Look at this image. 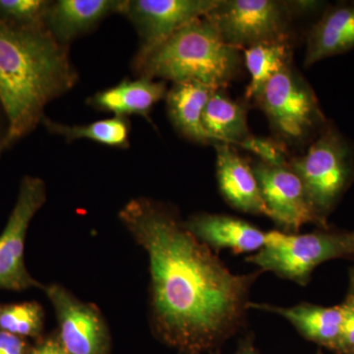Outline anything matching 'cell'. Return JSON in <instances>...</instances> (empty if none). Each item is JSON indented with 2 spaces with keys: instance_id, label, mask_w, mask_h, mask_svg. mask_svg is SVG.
Listing matches in <instances>:
<instances>
[{
  "instance_id": "1",
  "label": "cell",
  "mask_w": 354,
  "mask_h": 354,
  "mask_svg": "<svg viewBox=\"0 0 354 354\" xmlns=\"http://www.w3.org/2000/svg\"><path fill=\"white\" fill-rule=\"evenodd\" d=\"M118 218L149 260V322L177 351L212 353L243 327L261 271L234 274L162 203L135 198Z\"/></svg>"
},
{
  "instance_id": "2",
  "label": "cell",
  "mask_w": 354,
  "mask_h": 354,
  "mask_svg": "<svg viewBox=\"0 0 354 354\" xmlns=\"http://www.w3.org/2000/svg\"><path fill=\"white\" fill-rule=\"evenodd\" d=\"M77 81L68 48L46 26L20 27L0 20V102L8 120L2 148L43 122L46 104Z\"/></svg>"
},
{
  "instance_id": "3",
  "label": "cell",
  "mask_w": 354,
  "mask_h": 354,
  "mask_svg": "<svg viewBox=\"0 0 354 354\" xmlns=\"http://www.w3.org/2000/svg\"><path fill=\"white\" fill-rule=\"evenodd\" d=\"M241 51L228 46L204 16L152 50L137 53L133 66L140 77L174 84L197 82L218 90L239 75Z\"/></svg>"
},
{
  "instance_id": "4",
  "label": "cell",
  "mask_w": 354,
  "mask_h": 354,
  "mask_svg": "<svg viewBox=\"0 0 354 354\" xmlns=\"http://www.w3.org/2000/svg\"><path fill=\"white\" fill-rule=\"evenodd\" d=\"M288 167L304 186L305 196L323 228L354 180V146L329 122L306 153L290 158Z\"/></svg>"
},
{
  "instance_id": "5",
  "label": "cell",
  "mask_w": 354,
  "mask_h": 354,
  "mask_svg": "<svg viewBox=\"0 0 354 354\" xmlns=\"http://www.w3.org/2000/svg\"><path fill=\"white\" fill-rule=\"evenodd\" d=\"M354 258V232L322 228L308 234L267 232L265 246L247 262L279 278L306 286L312 272L327 261Z\"/></svg>"
},
{
  "instance_id": "6",
  "label": "cell",
  "mask_w": 354,
  "mask_h": 354,
  "mask_svg": "<svg viewBox=\"0 0 354 354\" xmlns=\"http://www.w3.org/2000/svg\"><path fill=\"white\" fill-rule=\"evenodd\" d=\"M254 101L283 144L305 143L329 124L313 88L291 64L274 74Z\"/></svg>"
},
{
  "instance_id": "7",
  "label": "cell",
  "mask_w": 354,
  "mask_h": 354,
  "mask_svg": "<svg viewBox=\"0 0 354 354\" xmlns=\"http://www.w3.org/2000/svg\"><path fill=\"white\" fill-rule=\"evenodd\" d=\"M293 15L288 1L218 0L206 18L228 46L243 51L256 44L290 39Z\"/></svg>"
},
{
  "instance_id": "8",
  "label": "cell",
  "mask_w": 354,
  "mask_h": 354,
  "mask_svg": "<svg viewBox=\"0 0 354 354\" xmlns=\"http://www.w3.org/2000/svg\"><path fill=\"white\" fill-rule=\"evenodd\" d=\"M46 201V185L39 177L25 176L6 227L0 234V290L25 291L43 283L32 276L25 262V244L32 218Z\"/></svg>"
},
{
  "instance_id": "9",
  "label": "cell",
  "mask_w": 354,
  "mask_h": 354,
  "mask_svg": "<svg viewBox=\"0 0 354 354\" xmlns=\"http://www.w3.org/2000/svg\"><path fill=\"white\" fill-rule=\"evenodd\" d=\"M41 290L55 310V330L67 354H111V330L97 305L83 301L60 283L44 285Z\"/></svg>"
},
{
  "instance_id": "10",
  "label": "cell",
  "mask_w": 354,
  "mask_h": 354,
  "mask_svg": "<svg viewBox=\"0 0 354 354\" xmlns=\"http://www.w3.org/2000/svg\"><path fill=\"white\" fill-rule=\"evenodd\" d=\"M218 0H125L123 15L131 21L141 44L138 53L152 50L193 21L204 17Z\"/></svg>"
},
{
  "instance_id": "11",
  "label": "cell",
  "mask_w": 354,
  "mask_h": 354,
  "mask_svg": "<svg viewBox=\"0 0 354 354\" xmlns=\"http://www.w3.org/2000/svg\"><path fill=\"white\" fill-rule=\"evenodd\" d=\"M252 169L269 218L283 232L297 234L306 223H315L323 228L310 208L301 181L290 167H272L259 162Z\"/></svg>"
},
{
  "instance_id": "12",
  "label": "cell",
  "mask_w": 354,
  "mask_h": 354,
  "mask_svg": "<svg viewBox=\"0 0 354 354\" xmlns=\"http://www.w3.org/2000/svg\"><path fill=\"white\" fill-rule=\"evenodd\" d=\"M184 225L198 241L216 253H256L265 246L267 232L248 221L220 214L199 213L184 221Z\"/></svg>"
},
{
  "instance_id": "13",
  "label": "cell",
  "mask_w": 354,
  "mask_h": 354,
  "mask_svg": "<svg viewBox=\"0 0 354 354\" xmlns=\"http://www.w3.org/2000/svg\"><path fill=\"white\" fill-rule=\"evenodd\" d=\"M216 180L221 196L237 211L269 218L252 167L234 146L216 143Z\"/></svg>"
},
{
  "instance_id": "14",
  "label": "cell",
  "mask_w": 354,
  "mask_h": 354,
  "mask_svg": "<svg viewBox=\"0 0 354 354\" xmlns=\"http://www.w3.org/2000/svg\"><path fill=\"white\" fill-rule=\"evenodd\" d=\"M125 0H59L51 2L44 26L65 44L97 27L104 18L122 13Z\"/></svg>"
},
{
  "instance_id": "15",
  "label": "cell",
  "mask_w": 354,
  "mask_h": 354,
  "mask_svg": "<svg viewBox=\"0 0 354 354\" xmlns=\"http://www.w3.org/2000/svg\"><path fill=\"white\" fill-rule=\"evenodd\" d=\"M354 48V3L327 7L312 26L306 41L304 66Z\"/></svg>"
},
{
  "instance_id": "16",
  "label": "cell",
  "mask_w": 354,
  "mask_h": 354,
  "mask_svg": "<svg viewBox=\"0 0 354 354\" xmlns=\"http://www.w3.org/2000/svg\"><path fill=\"white\" fill-rule=\"evenodd\" d=\"M251 308L271 312L283 317L305 339L334 353L337 351L341 335L342 305L325 307L311 304H300L295 306L281 307L249 302L248 309Z\"/></svg>"
},
{
  "instance_id": "17",
  "label": "cell",
  "mask_w": 354,
  "mask_h": 354,
  "mask_svg": "<svg viewBox=\"0 0 354 354\" xmlns=\"http://www.w3.org/2000/svg\"><path fill=\"white\" fill-rule=\"evenodd\" d=\"M167 94V85L153 79L140 77L137 80L121 81L88 100V104L114 116L140 115L148 118L151 109Z\"/></svg>"
},
{
  "instance_id": "18",
  "label": "cell",
  "mask_w": 354,
  "mask_h": 354,
  "mask_svg": "<svg viewBox=\"0 0 354 354\" xmlns=\"http://www.w3.org/2000/svg\"><path fill=\"white\" fill-rule=\"evenodd\" d=\"M216 88L197 82L174 84L167 91V113L172 124L186 138L198 143H209L202 124L205 106Z\"/></svg>"
},
{
  "instance_id": "19",
  "label": "cell",
  "mask_w": 354,
  "mask_h": 354,
  "mask_svg": "<svg viewBox=\"0 0 354 354\" xmlns=\"http://www.w3.org/2000/svg\"><path fill=\"white\" fill-rule=\"evenodd\" d=\"M202 124L209 143L239 146L250 136L245 106L223 92L214 90L202 115Z\"/></svg>"
},
{
  "instance_id": "20",
  "label": "cell",
  "mask_w": 354,
  "mask_h": 354,
  "mask_svg": "<svg viewBox=\"0 0 354 354\" xmlns=\"http://www.w3.org/2000/svg\"><path fill=\"white\" fill-rule=\"evenodd\" d=\"M251 80L246 88V99L254 100L268 81L292 62L290 39L256 44L243 50Z\"/></svg>"
},
{
  "instance_id": "21",
  "label": "cell",
  "mask_w": 354,
  "mask_h": 354,
  "mask_svg": "<svg viewBox=\"0 0 354 354\" xmlns=\"http://www.w3.org/2000/svg\"><path fill=\"white\" fill-rule=\"evenodd\" d=\"M44 127L53 134L62 136L67 142L87 139L113 148L129 147L130 124L127 118H106L85 125H66L44 118Z\"/></svg>"
},
{
  "instance_id": "22",
  "label": "cell",
  "mask_w": 354,
  "mask_h": 354,
  "mask_svg": "<svg viewBox=\"0 0 354 354\" xmlns=\"http://www.w3.org/2000/svg\"><path fill=\"white\" fill-rule=\"evenodd\" d=\"M46 313L38 301L0 304V332L38 341L44 337Z\"/></svg>"
},
{
  "instance_id": "23",
  "label": "cell",
  "mask_w": 354,
  "mask_h": 354,
  "mask_svg": "<svg viewBox=\"0 0 354 354\" xmlns=\"http://www.w3.org/2000/svg\"><path fill=\"white\" fill-rule=\"evenodd\" d=\"M50 3L44 0H0V20L20 27L44 26Z\"/></svg>"
},
{
  "instance_id": "24",
  "label": "cell",
  "mask_w": 354,
  "mask_h": 354,
  "mask_svg": "<svg viewBox=\"0 0 354 354\" xmlns=\"http://www.w3.org/2000/svg\"><path fill=\"white\" fill-rule=\"evenodd\" d=\"M239 146L255 153L260 158V162L266 165L272 167H288L290 165V158L286 152V145L279 139L250 135Z\"/></svg>"
},
{
  "instance_id": "25",
  "label": "cell",
  "mask_w": 354,
  "mask_h": 354,
  "mask_svg": "<svg viewBox=\"0 0 354 354\" xmlns=\"http://www.w3.org/2000/svg\"><path fill=\"white\" fill-rule=\"evenodd\" d=\"M342 321L341 335L337 344V354H348L354 348V304L346 299L342 304Z\"/></svg>"
},
{
  "instance_id": "26",
  "label": "cell",
  "mask_w": 354,
  "mask_h": 354,
  "mask_svg": "<svg viewBox=\"0 0 354 354\" xmlns=\"http://www.w3.org/2000/svg\"><path fill=\"white\" fill-rule=\"evenodd\" d=\"M28 354H67L58 339L57 330L35 342Z\"/></svg>"
},
{
  "instance_id": "27",
  "label": "cell",
  "mask_w": 354,
  "mask_h": 354,
  "mask_svg": "<svg viewBox=\"0 0 354 354\" xmlns=\"http://www.w3.org/2000/svg\"><path fill=\"white\" fill-rule=\"evenodd\" d=\"M31 346L28 339L0 332V354H28Z\"/></svg>"
},
{
  "instance_id": "28",
  "label": "cell",
  "mask_w": 354,
  "mask_h": 354,
  "mask_svg": "<svg viewBox=\"0 0 354 354\" xmlns=\"http://www.w3.org/2000/svg\"><path fill=\"white\" fill-rule=\"evenodd\" d=\"M293 14H307L316 12L323 6L321 1H288Z\"/></svg>"
},
{
  "instance_id": "29",
  "label": "cell",
  "mask_w": 354,
  "mask_h": 354,
  "mask_svg": "<svg viewBox=\"0 0 354 354\" xmlns=\"http://www.w3.org/2000/svg\"><path fill=\"white\" fill-rule=\"evenodd\" d=\"M234 354H261L260 351L256 348L252 337H246L239 342V346Z\"/></svg>"
},
{
  "instance_id": "30",
  "label": "cell",
  "mask_w": 354,
  "mask_h": 354,
  "mask_svg": "<svg viewBox=\"0 0 354 354\" xmlns=\"http://www.w3.org/2000/svg\"><path fill=\"white\" fill-rule=\"evenodd\" d=\"M346 299L354 304V268L349 271L348 291Z\"/></svg>"
},
{
  "instance_id": "31",
  "label": "cell",
  "mask_w": 354,
  "mask_h": 354,
  "mask_svg": "<svg viewBox=\"0 0 354 354\" xmlns=\"http://www.w3.org/2000/svg\"><path fill=\"white\" fill-rule=\"evenodd\" d=\"M177 354H204L201 353H195V351H179Z\"/></svg>"
},
{
  "instance_id": "32",
  "label": "cell",
  "mask_w": 354,
  "mask_h": 354,
  "mask_svg": "<svg viewBox=\"0 0 354 354\" xmlns=\"http://www.w3.org/2000/svg\"><path fill=\"white\" fill-rule=\"evenodd\" d=\"M348 354H354V348Z\"/></svg>"
},
{
  "instance_id": "33",
  "label": "cell",
  "mask_w": 354,
  "mask_h": 354,
  "mask_svg": "<svg viewBox=\"0 0 354 354\" xmlns=\"http://www.w3.org/2000/svg\"><path fill=\"white\" fill-rule=\"evenodd\" d=\"M316 354H323L322 353H321L320 351H318V353H317Z\"/></svg>"
}]
</instances>
